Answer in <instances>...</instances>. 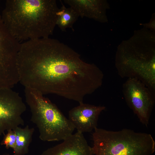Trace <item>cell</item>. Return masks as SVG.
Returning a JSON list of instances; mask_svg holds the SVG:
<instances>
[{"label": "cell", "instance_id": "6da1fadb", "mask_svg": "<svg viewBox=\"0 0 155 155\" xmlns=\"http://www.w3.org/2000/svg\"><path fill=\"white\" fill-rule=\"evenodd\" d=\"M17 66L19 82L25 88L79 104L101 86L104 76L95 65L85 62L72 48L49 38L21 43Z\"/></svg>", "mask_w": 155, "mask_h": 155}, {"label": "cell", "instance_id": "7a4b0ae2", "mask_svg": "<svg viewBox=\"0 0 155 155\" xmlns=\"http://www.w3.org/2000/svg\"><path fill=\"white\" fill-rule=\"evenodd\" d=\"M58 9L55 0H7L1 16L13 37L27 41L49 38Z\"/></svg>", "mask_w": 155, "mask_h": 155}, {"label": "cell", "instance_id": "3957f363", "mask_svg": "<svg viewBox=\"0 0 155 155\" xmlns=\"http://www.w3.org/2000/svg\"><path fill=\"white\" fill-rule=\"evenodd\" d=\"M25 92L31 121L37 128L41 140H63L73 134L74 127L54 104L36 90L26 88Z\"/></svg>", "mask_w": 155, "mask_h": 155}, {"label": "cell", "instance_id": "277c9868", "mask_svg": "<svg viewBox=\"0 0 155 155\" xmlns=\"http://www.w3.org/2000/svg\"><path fill=\"white\" fill-rule=\"evenodd\" d=\"M92 134L95 155H152L155 141L152 135L129 129L117 131L96 127Z\"/></svg>", "mask_w": 155, "mask_h": 155}, {"label": "cell", "instance_id": "5b68a950", "mask_svg": "<svg viewBox=\"0 0 155 155\" xmlns=\"http://www.w3.org/2000/svg\"><path fill=\"white\" fill-rule=\"evenodd\" d=\"M134 38V37H133ZM129 41L131 45H120L116 54L115 66L122 78H136L143 83L155 95V50L154 45H140Z\"/></svg>", "mask_w": 155, "mask_h": 155}, {"label": "cell", "instance_id": "8992f818", "mask_svg": "<svg viewBox=\"0 0 155 155\" xmlns=\"http://www.w3.org/2000/svg\"><path fill=\"white\" fill-rule=\"evenodd\" d=\"M20 44L9 33L0 16V88H11L19 82L17 61Z\"/></svg>", "mask_w": 155, "mask_h": 155}, {"label": "cell", "instance_id": "52a82bcc", "mask_svg": "<svg viewBox=\"0 0 155 155\" xmlns=\"http://www.w3.org/2000/svg\"><path fill=\"white\" fill-rule=\"evenodd\" d=\"M122 91L129 107L140 121L147 126L155 102V95L142 82L129 78L123 83Z\"/></svg>", "mask_w": 155, "mask_h": 155}, {"label": "cell", "instance_id": "ba28073f", "mask_svg": "<svg viewBox=\"0 0 155 155\" xmlns=\"http://www.w3.org/2000/svg\"><path fill=\"white\" fill-rule=\"evenodd\" d=\"M26 110L18 93L10 88H0V137L5 131L24 125L22 115Z\"/></svg>", "mask_w": 155, "mask_h": 155}, {"label": "cell", "instance_id": "9c48e42d", "mask_svg": "<svg viewBox=\"0 0 155 155\" xmlns=\"http://www.w3.org/2000/svg\"><path fill=\"white\" fill-rule=\"evenodd\" d=\"M105 108L103 106L83 102L69 111L68 119L77 131L82 133L90 132L97 127L99 116Z\"/></svg>", "mask_w": 155, "mask_h": 155}, {"label": "cell", "instance_id": "30bf717a", "mask_svg": "<svg viewBox=\"0 0 155 155\" xmlns=\"http://www.w3.org/2000/svg\"><path fill=\"white\" fill-rule=\"evenodd\" d=\"M92 147L82 133L77 131L63 142L45 151L42 155H93Z\"/></svg>", "mask_w": 155, "mask_h": 155}, {"label": "cell", "instance_id": "8fae6325", "mask_svg": "<svg viewBox=\"0 0 155 155\" xmlns=\"http://www.w3.org/2000/svg\"><path fill=\"white\" fill-rule=\"evenodd\" d=\"M63 1L79 17H86L102 23L107 21L106 13L109 5L105 0H64Z\"/></svg>", "mask_w": 155, "mask_h": 155}, {"label": "cell", "instance_id": "7c38bea8", "mask_svg": "<svg viewBox=\"0 0 155 155\" xmlns=\"http://www.w3.org/2000/svg\"><path fill=\"white\" fill-rule=\"evenodd\" d=\"M14 130L16 135V145L13 150L14 155L25 154L28 151L34 129L27 125L23 128L17 127Z\"/></svg>", "mask_w": 155, "mask_h": 155}, {"label": "cell", "instance_id": "4fadbf2b", "mask_svg": "<svg viewBox=\"0 0 155 155\" xmlns=\"http://www.w3.org/2000/svg\"><path fill=\"white\" fill-rule=\"evenodd\" d=\"M61 6L57 13V16L56 25L63 31L67 28L73 30V26L79 16L71 7H66L60 1Z\"/></svg>", "mask_w": 155, "mask_h": 155}, {"label": "cell", "instance_id": "5bb4252c", "mask_svg": "<svg viewBox=\"0 0 155 155\" xmlns=\"http://www.w3.org/2000/svg\"><path fill=\"white\" fill-rule=\"evenodd\" d=\"M4 135L1 144L5 146L7 149L11 148L14 150L16 145V135L14 130L7 131Z\"/></svg>", "mask_w": 155, "mask_h": 155}, {"label": "cell", "instance_id": "9a60e30c", "mask_svg": "<svg viewBox=\"0 0 155 155\" xmlns=\"http://www.w3.org/2000/svg\"><path fill=\"white\" fill-rule=\"evenodd\" d=\"M3 155H8V154H4Z\"/></svg>", "mask_w": 155, "mask_h": 155}]
</instances>
